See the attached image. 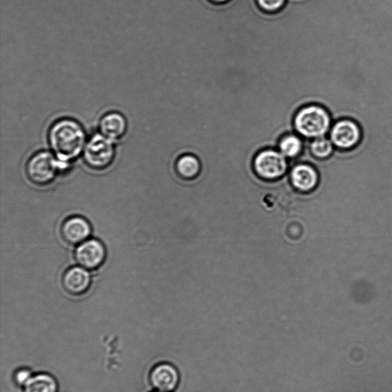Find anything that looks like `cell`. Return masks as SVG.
I'll list each match as a JSON object with an SVG mask.
<instances>
[{"instance_id": "ba28073f", "label": "cell", "mask_w": 392, "mask_h": 392, "mask_svg": "<svg viewBox=\"0 0 392 392\" xmlns=\"http://www.w3.org/2000/svg\"><path fill=\"white\" fill-rule=\"evenodd\" d=\"M149 380L151 386L157 391L173 392L180 384L181 376L176 365L160 362L151 369Z\"/></svg>"}, {"instance_id": "d6986e66", "label": "cell", "mask_w": 392, "mask_h": 392, "mask_svg": "<svg viewBox=\"0 0 392 392\" xmlns=\"http://www.w3.org/2000/svg\"><path fill=\"white\" fill-rule=\"evenodd\" d=\"M212 1L216 4H225L229 1V0H212Z\"/></svg>"}, {"instance_id": "3957f363", "label": "cell", "mask_w": 392, "mask_h": 392, "mask_svg": "<svg viewBox=\"0 0 392 392\" xmlns=\"http://www.w3.org/2000/svg\"><path fill=\"white\" fill-rule=\"evenodd\" d=\"M66 167L54 154L48 151H39L28 160L25 173L32 183L46 186L55 180L60 169Z\"/></svg>"}, {"instance_id": "8992f818", "label": "cell", "mask_w": 392, "mask_h": 392, "mask_svg": "<svg viewBox=\"0 0 392 392\" xmlns=\"http://www.w3.org/2000/svg\"><path fill=\"white\" fill-rule=\"evenodd\" d=\"M255 167L258 174L267 179H274L287 171L286 157L280 151L265 149L260 151L255 158Z\"/></svg>"}, {"instance_id": "52a82bcc", "label": "cell", "mask_w": 392, "mask_h": 392, "mask_svg": "<svg viewBox=\"0 0 392 392\" xmlns=\"http://www.w3.org/2000/svg\"><path fill=\"white\" fill-rule=\"evenodd\" d=\"M77 263L87 271H94L104 264L106 251L104 244L97 239H87L80 244L75 251Z\"/></svg>"}, {"instance_id": "e0dca14e", "label": "cell", "mask_w": 392, "mask_h": 392, "mask_svg": "<svg viewBox=\"0 0 392 392\" xmlns=\"http://www.w3.org/2000/svg\"><path fill=\"white\" fill-rule=\"evenodd\" d=\"M286 1L287 0H257L258 6L269 13L280 11Z\"/></svg>"}, {"instance_id": "277c9868", "label": "cell", "mask_w": 392, "mask_h": 392, "mask_svg": "<svg viewBox=\"0 0 392 392\" xmlns=\"http://www.w3.org/2000/svg\"><path fill=\"white\" fill-rule=\"evenodd\" d=\"M115 155V142L98 132L87 140L82 154L85 164L94 171L108 169L114 162Z\"/></svg>"}, {"instance_id": "8fae6325", "label": "cell", "mask_w": 392, "mask_h": 392, "mask_svg": "<svg viewBox=\"0 0 392 392\" xmlns=\"http://www.w3.org/2000/svg\"><path fill=\"white\" fill-rule=\"evenodd\" d=\"M61 234L65 242L71 245L83 243L92 234V226L88 221L81 216H71L61 225Z\"/></svg>"}, {"instance_id": "9c48e42d", "label": "cell", "mask_w": 392, "mask_h": 392, "mask_svg": "<svg viewBox=\"0 0 392 392\" xmlns=\"http://www.w3.org/2000/svg\"><path fill=\"white\" fill-rule=\"evenodd\" d=\"M129 124L125 115L118 111L104 113L98 121V133L116 142L126 136Z\"/></svg>"}, {"instance_id": "ffe728a7", "label": "cell", "mask_w": 392, "mask_h": 392, "mask_svg": "<svg viewBox=\"0 0 392 392\" xmlns=\"http://www.w3.org/2000/svg\"><path fill=\"white\" fill-rule=\"evenodd\" d=\"M153 392H165V391H157V390H155V391H153Z\"/></svg>"}, {"instance_id": "7c38bea8", "label": "cell", "mask_w": 392, "mask_h": 392, "mask_svg": "<svg viewBox=\"0 0 392 392\" xmlns=\"http://www.w3.org/2000/svg\"><path fill=\"white\" fill-rule=\"evenodd\" d=\"M292 180L297 188L307 191L313 190L318 183L315 169L306 164L297 166L292 171Z\"/></svg>"}, {"instance_id": "2e32d148", "label": "cell", "mask_w": 392, "mask_h": 392, "mask_svg": "<svg viewBox=\"0 0 392 392\" xmlns=\"http://www.w3.org/2000/svg\"><path fill=\"white\" fill-rule=\"evenodd\" d=\"M176 167L178 172L185 177H192L197 174L200 164L199 159L191 154L183 155L178 159Z\"/></svg>"}, {"instance_id": "5b68a950", "label": "cell", "mask_w": 392, "mask_h": 392, "mask_svg": "<svg viewBox=\"0 0 392 392\" xmlns=\"http://www.w3.org/2000/svg\"><path fill=\"white\" fill-rule=\"evenodd\" d=\"M329 137L336 149L350 151L359 145L362 139V131L355 121L342 119L333 124Z\"/></svg>"}, {"instance_id": "6da1fadb", "label": "cell", "mask_w": 392, "mask_h": 392, "mask_svg": "<svg viewBox=\"0 0 392 392\" xmlns=\"http://www.w3.org/2000/svg\"><path fill=\"white\" fill-rule=\"evenodd\" d=\"M87 140L82 123L71 118L55 121L48 130V141L52 153L66 166L83 154Z\"/></svg>"}, {"instance_id": "ac0fdd59", "label": "cell", "mask_w": 392, "mask_h": 392, "mask_svg": "<svg viewBox=\"0 0 392 392\" xmlns=\"http://www.w3.org/2000/svg\"><path fill=\"white\" fill-rule=\"evenodd\" d=\"M32 372L28 369H18L14 375V381L17 386L24 387L32 376Z\"/></svg>"}, {"instance_id": "9a60e30c", "label": "cell", "mask_w": 392, "mask_h": 392, "mask_svg": "<svg viewBox=\"0 0 392 392\" xmlns=\"http://www.w3.org/2000/svg\"><path fill=\"white\" fill-rule=\"evenodd\" d=\"M308 147L314 157L323 160L331 158L336 149L331 140L327 136L308 140Z\"/></svg>"}, {"instance_id": "7a4b0ae2", "label": "cell", "mask_w": 392, "mask_h": 392, "mask_svg": "<svg viewBox=\"0 0 392 392\" xmlns=\"http://www.w3.org/2000/svg\"><path fill=\"white\" fill-rule=\"evenodd\" d=\"M293 123L298 135L313 140L327 136L333 126V120L324 106L310 104L297 113Z\"/></svg>"}, {"instance_id": "5bb4252c", "label": "cell", "mask_w": 392, "mask_h": 392, "mask_svg": "<svg viewBox=\"0 0 392 392\" xmlns=\"http://www.w3.org/2000/svg\"><path fill=\"white\" fill-rule=\"evenodd\" d=\"M304 138L298 135L297 133H289V135L283 136L278 145L280 152L289 158L298 157L304 150Z\"/></svg>"}, {"instance_id": "4fadbf2b", "label": "cell", "mask_w": 392, "mask_h": 392, "mask_svg": "<svg viewBox=\"0 0 392 392\" xmlns=\"http://www.w3.org/2000/svg\"><path fill=\"white\" fill-rule=\"evenodd\" d=\"M58 391L57 380L46 372L33 375L23 387V392H58Z\"/></svg>"}, {"instance_id": "30bf717a", "label": "cell", "mask_w": 392, "mask_h": 392, "mask_svg": "<svg viewBox=\"0 0 392 392\" xmlns=\"http://www.w3.org/2000/svg\"><path fill=\"white\" fill-rule=\"evenodd\" d=\"M92 276L84 267H70L62 277V287L71 296L79 297L91 288Z\"/></svg>"}]
</instances>
